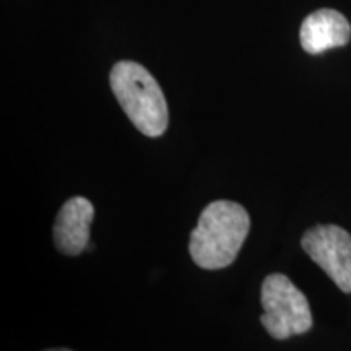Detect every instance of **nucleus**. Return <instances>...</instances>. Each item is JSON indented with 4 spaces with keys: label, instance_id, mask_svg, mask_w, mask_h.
Returning <instances> with one entry per match:
<instances>
[{
    "label": "nucleus",
    "instance_id": "obj_1",
    "mask_svg": "<svg viewBox=\"0 0 351 351\" xmlns=\"http://www.w3.org/2000/svg\"><path fill=\"white\" fill-rule=\"evenodd\" d=\"M251 230V218L243 205L217 200L202 210L191 232L189 252L200 269L219 270L236 261Z\"/></svg>",
    "mask_w": 351,
    "mask_h": 351
},
{
    "label": "nucleus",
    "instance_id": "obj_6",
    "mask_svg": "<svg viewBox=\"0 0 351 351\" xmlns=\"http://www.w3.org/2000/svg\"><path fill=\"white\" fill-rule=\"evenodd\" d=\"M351 26L340 12L322 8L302 21L300 39L302 49L309 54H322L333 47L348 44Z\"/></svg>",
    "mask_w": 351,
    "mask_h": 351
},
{
    "label": "nucleus",
    "instance_id": "obj_3",
    "mask_svg": "<svg viewBox=\"0 0 351 351\" xmlns=\"http://www.w3.org/2000/svg\"><path fill=\"white\" fill-rule=\"evenodd\" d=\"M261 301L262 326L276 340L302 335L313 327L309 302L287 275L271 274L263 280Z\"/></svg>",
    "mask_w": 351,
    "mask_h": 351
},
{
    "label": "nucleus",
    "instance_id": "obj_4",
    "mask_svg": "<svg viewBox=\"0 0 351 351\" xmlns=\"http://www.w3.org/2000/svg\"><path fill=\"white\" fill-rule=\"evenodd\" d=\"M301 245L307 256L343 293H351V234L337 225H317L304 232Z\"/></svg>",
    "mask_w": 351,
    "mask_h": 351
},
{
    "label": "nucleus",
    "instance_id": "obj_5",
    "mask_svg": "<svg viewBox=\"0 0 351 351\" xmlns=\"http://www.w3.org/2000/svg\"><path fill=\"white\" fill-rule=\"evenodd\" d=\"M95 208L85 197H72L62 205L56 218L54 243L65 256H78L90 245V225Z\"/></svg>",
    "mask_w": 351,
    "mask_h": 351
},
{
    "label": "nucleus",
    "instance_id": "obj_7",
    "mask_svg": "<svg viewBox=\"0 0 351 351\" xmlns=\"http://www.w3.org/2000/svg\"><path fill=\"white\" fill-rule=\"evenodd\" d=\"M47 351H70V350H65V348H59V350H47Z\"/></svg>",
    "mask_w": 351,
    "mask_h": 351
},
{
    "label": "nucleus",
    "instance_id": "obj_2",
    "mask_svg": "<svg viewBox=\"0 0 351 351\" xmlns=\"http://www.w3.org/2000/svg\"><path fill=\"white\" fill-rule=\"evenodd\" d=\"M121 108L147 137H160L168 129V104L158 82L143 65L121 60L109 75Z\"/></svg>",
    "mask_w": 351,
    "mask_h": 351
}]
</instances>
